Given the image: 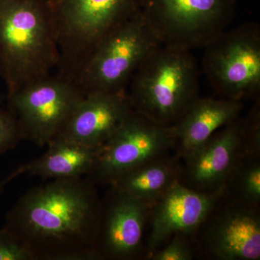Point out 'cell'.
<instances>
[{"mask_svg": "<svg viewBox=\"0 0 260 260\" xmlns=\"http://www.w3.org/2000/svg\"><path fill=\"white\" fill-rule=\"evenodd\" d=\"M203 68L222 98L259 101L260 27L248 23L223 30L204 47Z\"/></svg>", "mask_w": 260, "mask_h": 260, "instance_id": "cell-7", "label": "cell"}, {"mask_svg": "<svg viewBox=\"0 0 260 260\" xmlns=\"http://www.w3.org/2000/svg\"><path fill=\"white\" fill-rule=\"evenodd\" d=\"M237 0H140V11L162 45L203 49L229 28Z\"/></svg>", "mask_w": 260, "mask_h": 260, "instance_id": "cell-6", "label": "cell"}, {"mask_svg": "<svg viewBox=\"0 0 260 260\" xmlns=\"http://www.w3.org/2000/svg\"><path fill=\"white\" fill-rule=\"evenodd\" d=\"M22 139L14 116L0 110V153L14 148Z\"/></svg>", "mask_w": 260, "mask_h": 260, "instance_id": "cell-20", "label": "cell"}, {"mask_svg": "<svg viewBox=\"0 0 260 260\" xmlns=\"http://www.w3.org/2000/svg\"><path fill=\"white\" fill-rule=\"evenodd\" d=\"M40 158L17 169L46 180L87 177L95 166L102 148H93L56 137Z\"/></svg>", "mask_w": 260, "mask_h": 260, "instance_id": "cell-16", "label": "cell"}, {"mask_svg": "<svg viewBox=\"0 0 260 260\" xmlns=\"http://www.w3.org/2000/svg\"><path fill=\"white\" fill-rule=\"evenodd\" d=\"M244 153V119L239 116L180 158L179 181L203 192L222 190L232 169Z\"/></svg>", "mask_w": 260, "mask_h": 260, "instance_id": "cell-12", "label": "cell"}, {"mask_svg": "<svg viewBox=\"0 0 260 260\" xmlns=\"http://www.w3.org/2000/svg\"><path fill=\"white\" fill-rule=\"evenodd\" d=\"M244 107L241 101L198 97L174 124V152L185 156L220 128L240 116Z\"/></svg>", "mask_w": 260, "mask_h": 260, "instance_id": "cell-15", "label": "cell"}, {"mask_svg": "<svg viewBox=\"0 0 260 260\" xmlns=\"http://www.w3.org/2000/svg\"><path fill=\"white\" fill-rule=\"evenodd\" d=\"M107 186L97 235L100 259H145L150 207L115 186Z\"/></svg>", "mask_w": 260, "mask_h": 260, "instance_id": "cell-11", "label": "cell"}, {"mask_svg": "<svg viewBox=\"0 0 260 260\" xmlns=\"http://www.w3.org/2000/svg\"><path fill=\"white\" fill-rule=\"evenodd\" d=\"M196 256L215 260L260 259V208L225 194L191 234Z\"/></svg>", "mask_w": 260, "mask_h": 260, "instance_id": "cell-9", "label": "cell"}, {"mask_svg": "<svg viewBox=\"0 0 260 260\" xmlns=\"http://www.w3.org/2000/svg\"><path fill=\"white\" fill-rule=\"evenodd\" d=\"M18 176H20V174H19V173L16 169L14 172H13L11 174H9L8 177H5V179H3V180L0 181V193L3 192V190L5 189V186H6L8 183L10 182L12 180H13L15 177H18Z\"/></svg>", "mask_w": 260, "mask_h": 260, "instance_id": "cell-22", "label": "cell"}, {"mask_svg": "<svg viewBox=\"0 0 260 260\" xmlns=\"http://www.w3.org/2000/svg\"><path fill=\"white\" fill-rule=\"evenodd\" d=\"M84 97L78 84L56 74L28 84L8 101L22 139L43 147L59 134Z\"/></svg>", "mask_w": 260, "mask_h": 260, "instance_id": "cell-8", "label": "cell"}, {"mask_svg": "<svg viewBox=\"0 0 260 260\" xmlns=\"http://www.w3.org/2000/svg\"><path fill=\"white\" fill-rule=\"evenodd\" d=\"M225 189L203 192L191 189L180 181L173 184L150 208L149 232L145 240V259L165 245L173 235L191 234L198 229L223 194Z\"/></svg>", "mask_w": 260, "mask_h": 260, "instance_id": "cell-13", "label": "cell"}, {"mask_svg": "<svg viewBox=\"0 0 260 260\" xmlns=\"http://www.w3.org/2000/svg\"><path fill=\"white\" fill-rule=\"evenodd\" d=\"M225 194L239 204L260 208V155L241 157L228 178Z\"/></svg>", "mask_w": 260, "mask_h": 260, "instance_id": "cell-18", "label": "cell"}, {"mask_svg": "<svg viewBox=\"0 0 260 260\" xmlns=\"http://www.w3.org/2000/svg\"><path fill=\"white\" fill-rule=\"evenodd\" d=\"M102 199L88 177L53 179L27 191L3 229L35 260H101L96 241Z\"/></svg>", "mask_w": 260, "mask_h": 260, "instance_id": "cell-1", "label": "cell"}, {"mask_svg": "<svg viewBox=\"0 0 260 260\" xmlns=\"http://www.w3.org/2000/svg\"><path fill=\"white\" fill-rule=\"evenodd\" d=\"M160 45L140 10L103 39L77 83L85 95L126 90L140 64Z\"/></svg>", "mask_w": 260, "mask_h": 260, "instance_id": "cell-5", "label": "cell"}, {"mask_svg": "<svg viewBox=\"0 0 260 260\" xmlns=\"http://www.w3.org/2000/svg\"><path fill=\"white\" fill-rule=\"evenodd\" d=\"M196 257L190 234L179 232L173 235L160 249L148 256V260H191Z\"/></svg>", "mask_w": 260, "mask_h": 260, "instance_id": "cell-19", "label": "cell"}, {"mask_svg": "<svg viewBox=\"0 0 260 260\" xmlns=\"http://www.w3.org/2000/svg\"><path fill=\"white\" fill-rule=\"evenodd\" d=\"M50 2L59 53L56 75L76 83L103 39L140 10V0Z\"/></svg>", "mask_w": 260, "mask_h": 260, "instance_id": "cell-4", "label": "cell"}, {"mask_svg": "<svg viewBox=\"0 0 260 260\" xmlns=\"http://www.w3.org/2000/svg\"><path fill=\"white\" fill-rule=\"evenodd\" d=\"M0 260H35L30 251L18 239L0 229Z\"/></svg>", "mask_w": 260, "mask_h": 260, "instance_id": "cell-21", "label": "cell"}, {"mask_svg": "<svg viewBox=\"0 0 260 260\" xmlns=\"http://www.w3.org/2000/svg\"><path fill=\"white\" fill-rule=\"evenodd\" d=\"M172 152V126L156 122L133 109L102 147L87 177L96 185L109 186L128 171Z\"/></svg>", "mask_w": 260, "mask_h": 260, "instance_id": "cell-10", "label": "cell"}, {"mask_svg": "<svg viewBox=\"0 0 260 260\" xmlns=\"http://www.w3.org/2000/svg\"><path fill=\"white\" fill-rule=\"evenodd\" d=\"M133 109L127 90L88 94L56 137L102 148Z\"/></svg>", "mask_w": 260, "mask_h": 260, "instance_id": "cell-14", "label": "cell"}, {"mask_svg": "<svg viewBox=\"0 0 260 260\" xmlns=\"http://www.w3.org/2000/svg\"><path fill=\"white\" fill-rule=\"evenodd\" d=\"M59 59L50 0H0V75L8 97L51 75Z\"/></svg>", "mask_w": 260, "mask_h": 260, "instance_id": "cell-2", "label": "cell"}, {"mask_svg": "<svg viewBox=\"0 0 260 260\" xmlns=\"http://www.w3.org/2000/svg\"><path fill=\"white\" fill-rule=\"evenodd\" d=\"M127 91L133 109L172 126L199 94V70L191 51L160 45L144 59Z\"/></svg>", "mask_w": 260, "mask_h": 260, "instance_id": "cell-3", "label": "cell"}, {"mask_svg": "<svg viewBox=\"0 0 260 260\" xmlns=\"http://www.w3.org/2000/svg\"><path fill=\"white\" fill-rule=\"evenodd\" d=\"M180 174L181 159L172 152L121 174L110 185L151 208L173 184L179 181Z\"/></svg>", "mask_w": 260, "mask_h": 260, "instance_id": "cell-17", "label": "cell"}]
</instances>
